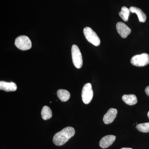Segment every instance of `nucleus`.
Here are the masks:
<instances>
[{
    "mask_svg": "<svg viewBox=\"0 0 149 149\" xmlns=\"http://www.w3.org/2000/svg\"><path fill=\"white\" fill-rule=\"evenodd\" d=\"M93 91L91 83H88L84 85L82 92V98L83 102L88 104L93 99Z\"/></svg>",
    "mask_w": 149,
    "mask_h": 149,
    "instance_id": "nucleus-6",
    "label": "nucleus"
},
{
    "mask_svg": "<svg viewBox=\"0 0 149 149\" xmlns=\"http://www.w3.org/2000/svg\"><path fill=\"white\" fill-rule=\"evenodd\" d=\"M75 130L72 127H67L58 132L54 136L53 142L57 146L64 145L70 139L74 136Z\"/></svg>",
    "mask_w": 149,
    "mask_h": 149,
    "instance_id": "nucleus-1",
    "label": "nucleus"
},
{
    "mask_svg": "<svg viewBox=\"0 0 149 149\" xmlns=\"http://www.w3.org/2000/svg\"><path fill=\"white\" fill-rule=\"evenodd\" d=\"M136 128L140 132L143 133L149 132V123H140L136 125Z\"/></svg>",
    "mask_w": 149,
    "mask_h": 149,
    "instance_id": "nucleus-16",
    "label": "nucleus"
},
{
    "mask_svg": "<svg viewBox=\"0 0 149 149\" xmlns=\"http://www.w3.org/2000/svg\"><path fill=\"white\" fill-rule=\"evenodd\" d=\"M148 117L149 118V111H148Z\"/></svg>",
    "mask_w": 149,
    "mask_h": 149,
    "instance_id": "nucleus-19",
    "label": "nucleus"
},
{
    "mask_svg": "<svg viewBox=\"0 0 149 149\" xmlns=\"http://www.w3.org/2000/svg\"><path fill=\"white\" fill-rule=\"evenodd\" d=\"M129 10L130 12L136 13L137 15L140 22H146L147 18L146 15L141 9L136 7L132 6L130 8Z\"/></svg>",
    "mask_w": 149,
    "mask_h": 149,
    "instance_id": "nucleus-11",
    "label": "nucleus"
},
{
    "mask_svg": "<svg viewBox=\"0 0 149 149\" xmlns=\"http://www.w3.org/2000/svg\"><path fill=\"white\" fill-rule=\"evenodd\" d=\"M58 97L59 99L63 102L68 101L70 98V93L68 91L63 89H60L57 92Z\"/></svg>",
    "mask_w": 149,
    "mask_h": 149,
    "instance_id": "nucleus-13",
    "label": "nucleus"
},
{
    "mask_svg": "<svg viewBox=\"0 0 149 149\" xmlns=\"http://www.w3.org/2000/svg\"><path fill=\"white\" fill-rule=\"evenodd\" d=\"M131 64L138 67H143L149 64V55L147 53L136 55L131 59Z\"/></svg>",
    "mask_w": 149,
    "mask_h": 149,
    "instance_id": "nucleus-5",
    "label": "nucleus"
},
{
    "mask_svg": "<svg viewBox=\"0 0 149 149\" xmlns=\"http://www.w3.org/2000/svg\"><path fill=\"white\" fill-rule=\"evenodd\" d=\"M130 12L129 9L127 8L126 7L123 6L121 8V11L119 12V15L123 21L127 22L128 20Z\"/></svg>",
    "mask_w": 149,
    "mask_h": 149,
    "instance_id": "nucleus-15",
    "label": "nucleus"
},
{
    "mask_svg": "<svg viewBox=\"0 0 149 149\" xmlns=\"http://www.w3.org/2000/svg\"><path fill=\"white\" fill-rule=\"evenodd\" d=\"M85 38L89 42L95 46H99L100 44V40L95 32L90 27H86L83 29Z\"/></svg>",
    "mask_w": 149,
    "mask_h": 149,
    "instance_id": "nucleus-3",
    "label": "nucleus"
},
{
    "mask_svg": "<svg viewBox=\"0 0 149 149\" xmlns=\"http://www.w3.org/2000/svg\"><path fill=\"white\" fill-rule=\"evenodd\" d=\"M17 89L16 84L13 82H7L1 81L0 82V90L6 92H13Z\"/></svg>",
    "mask_w": 149,
    "mask_h": 149,
    "instance_id": "nucleus-10",
    "label": "nucleus"
},
{
    "mask_svg": "<svg viewBox=\"0 0 149 149\" xmlns=\"http://www.w3.org/2000/svg\"><path fill=\"white\" fill-rule=\"evenodd\" d=\"M116 136L113 135H108L102 138L100 142V146L102 148H108L116 140Z\"/></svg>",
    "mask_w": 149,
    "mask_h": 149,
    "instance_id": "nucleus-9",
    "label": "nucleus"
},
{
    "mask_svg": "<svg viewBox=\"0 0 149 149\" xmlns=\"http://www.w3.org/2000/svg\"><path fill=\"white\" fill-rule=\"evenodd\" d=\"M42 118L45 120H48L52 116V113L51 109L47 106L43 107L41 111Z\"/></svg>",
    "mask_w": 149,
    "mask_h": 149,
    "instance_id": "nucleus-14",
    "label": "nucleus"
},
{
    "mask_svg": "<svg viewBox=\"0 0 149 149\" xmlns=\"http://www.w3.org/2000/svg\"><path fill=\"white\" fill-rule=\"evenodd\" d=\"M117 109H110L104 115L103 121L105 124H109L113 122L117 114Z\"/></svg>",
    "mask_w": 149,
    "mask_h": 149,
    "instance_id": "nucleus-8",
    "label": "nucleus"
},
{
    "mask_svg": "<svg viewBox=\"0 0 149 149\" xmlns=\"http://www.w3.org/2000/svg\"><path fill=\"white\" fill-rule=\"evenodd\" d=\"M71 54L72 62L74 66L78 69L81 68L83 66V58L80 49L76 45L72 46Z\"/></svg>",
    "mask_w": 149,
    "mask_h": 149,
    "instance_id": "nucleus-4",
    "label": "nucleus"
},
{
    "mask_svg": "<svg viewBox=\"0 0 149 149\" xmlns=\"http://www.w3.org/2000/svg\"><path fill=\"white\" fill-rule=\"evenodd\" d=\"M15 45L18 49L22 51L30 49L32 47L31 40L25 35H21L16 38Z\"/></svg>",
    "mask_w": 149,
    "mask_h": 149,
    "instance_id": "nucleus-2",
    "label": "nucleus"
},
{
    "mask_svg": "<svg viewBox=\"0 0 149 149\" xmlns=\"http://www.w3.org/2000/svg\"><path fill=\"white\" fill-rule=\"evenodd\" d=\"M120 149H133L131 148H121Z\"/></svg>",
    "mask_w": 149,
    "mask_h": 149,
    "instance_id": "nucleus-18",
    "label": "nucleus"
},
{
    "mask_svg": "<svg viewBox=\"0 0 149 149\" xmlns=\"http://www.w3.org/2000/svg\"><path fill=\"white\" fill-rule=\"evenodd\" d=\"M145 92H146V94H147V95L149 97V86H148L146 88Z\"/></svg>",
    "mask_w": 149,
    "mask_h": 149,
    "instance_id": "nucleus-17",
    "label": "nucleus"
},
{
    "mask_svg": "<svg viewBox=\"0 0 149 149\" xmlns=\"http://www.w3.org/2000/svg\"><path fill=\"white\" fill-rule=\"evenodd\" d=\"M116 28L118 34L123 38H126L131 33V29L123 22H118Z\"/></svg>",
    "mask_w": 149,
    "mask_h": 149,
    "instance_id": "nucleus-7",
    "label": "nucleus"
},
{
    "mask_svg": "<svg viewBox=\"0 0 149 149\" xmlns=\"http://www.w3.org/2000/svg\"><path fill=\"white\" fill-rule=\"evenodd\" d=\"M122 99L125 103L130 106L134 105L138 102L137 97L134 95H123Z\"/></svg>",
    "mask_w": 149,
    "mask_h": 149,
    "instance_id": "nucleus-12",
    "label": "nucleus"
}]
</instances>
